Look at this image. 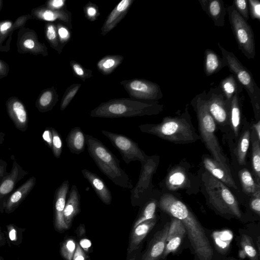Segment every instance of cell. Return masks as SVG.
Returning <instances> with one entry per match:
<instances>
[{
  "label": "cell",
  "instance_id": "e0dca14e",
  "mask_svg": "<svg viewBox=\"0 0 260 260\" xmlns=\"http://www.w3.org/2000/svg\"><path fill=\"white\" fill-rule=\"evenodd\" d=\"M185 234L186 231L182 222L178 219L173 218L170 223L162 257H166L169 253L177 249Z\"/></svg>",
  "mask_w": 260,
  "mask_h": 260
},
{
  "label": "cell",
  "instance_id": "603a6c76",
  "mask_svg": "<svg viewBox=\"0 0 260 260\" xmlns=\"http://www.w3.org/2000/svg\"><path fill=\"white\" fill-rule=\"evenodd\" d=\"M155 223L156 219L155 218L142 222L133 228L127 249V254H130L138 248L143 240L153 229Z\"/></svg>",
  "mask_w": 260,
  "mask_h": 260
},
{
  "label": "cell",
  "instance_id": "4fadbf2b",
  "mask_svg": "<svg viewBox=\"0 0 260 260\" xmlns=\"http://www.w3.org/2000/svg\"><path fill=\"white\" fill-rule=\"evenodd\" d=\"M10 172L0 182V212L4 213V205L7 199L15 190L17 183L28 173L14 159Z\"/></svg>",
  "mask_w": 260,
  "mask_h": 260
},
{
  "label": "cell",
  "instance_id": "cb8c5ba5",
  "mask_svg": "<svg viewBox=\"0 0 260 260\" xmlns=\"http://www.w3.org/2000/svg\"><path fill=\"white\" fill-rule=\"evenodd\" d=\"M8 113L15 127L25 132L28 127V118L24 105L20 102L15 101L8 106Z\"/></svg>",
  "mask_w": 260,
  "mask_h": 260
},
{
  "label": "cell",
  "instance_id": "f5cc1de1",
  "mask_svg": "<svg viewBox=\"0 0 260 260\" xmlns=\"http://www.w3.org/2000/svg\"><path fill=\"white\" fill-rule=\"evenodd\" d=\"M252 129L255 133L258 140L260 141V120L252 125Z\"/></svg>",
  "mask_w": 260,
  "mask_h": 260
},
{
  "label": "cell",
  "instance_id": "7dc6e473",
  "mask_svg": "<svg viewBox=\"0 0 260 260\" xmlns=\"http://www.w3.org/2000/svg\"><path fill=\"white\" fill-rule=\"evenodd\" d=\"M59 39L61 42L66 43L71 37V34L66 27L60 25L57 29Z\"/></svg>",
  "mask_w": 260,
  "mask_h": 260
},
{
  "label": "cell",
  "instance_id": "91938a15",
  "mask_svg": "<svg viewBox=\"0 0 260 260\" xmlns=\"http://www.w3.org/2000/svg\"><path fill=\"white\" fill-rule=\"evenodd\" d=\"M0 260H4V257L2 256H0Z\"/></svg>",
  "mask_w": 260,
  "mask_h": 260
},
{
  "label": "cell",
  "instance_id": "bcb514c9",
  "mask_svg": "<svg viewBox=\"0 0 260 260\" xmlns=\"http://www.w3.org/2000/svg\"><path fill=\"white\" fill-rule=\"evenodd\" d=\"M250 206L251 209L258 215H260V191L251 196Z\"/></svg>",
  "mask_w": 260,
  "mask_h": 260
},
{
  "label": "cell",
  "instance_id": "9c48e42d",
  "mask_svg": "<svg viewBox=\"0 0 260 260\" xmlns=\"http://www.w3.org/2000/svg\"><path fill=\"white\" fill-rule=\"evenodd\" d=\"M141 164V169L137 183L131 190V200L133 206L140 204L152 191V180L159 164V156H149Z\"/></svg>",
  "mask_w": 260,
  "mask_h": 260
},
{
  "label": "cell",
  "instance_id": "30bf717a",
  "mask_svg": "<svg viewBox=\"0 0 260 260\" xmlns=\"http://www.w3.org/2000/svg\"><path fill=\"white\" fill-rule=\"evenodd\" d=\"M101 132L118 150L123 160L126 164L134 161H139L142 163L145 161L149 157L139 147L138 143L127 136L105 130H102Z\"/></svg>",
  "mask_w": 260,
  "mask_h": 260
},
{
  "label": "cell",
  "instance_id": "4dcf8cb0",
  "mask_svg": "<svg viewBox=\"0 0 260 260\" xmlns=\"http://www.w3.org/2000/svg\"><path fill=\"white\" fill-rule=\"evenodd\" d=\"M239 179L243 191L249 195L260 191V184L254 180L251 173L247 169L241 170L239 173Z\"/></svg>",
  "mask_w": 260,
  "mask_h": 260
},
{
  "label": "cell",
  "instance_id": "9f6ffc18",
  "mask_svg": "<svg viewBox=\"0 0 260 260\" xmlns=\"http://www.w3.org/2000/svg\"><path fill=\"white\" fill-rule=\"evenodd\" d=\"M7 243L5 233L0 228V246H3Z\"/></svg>",
  "mask_w": 260,
  "mask_h": 260
},
{
  "label": "cell",
  "instance_id": "d6a6232c",
  "mask_svg": "<svg viewBox=\"0 0 260 260\" xmlns=\"http://www.w3.org/2000/svg\"><path fill=\"white\" fill-rule=\"evenodd\" d=\"M250 132L245 129L241 135L236 147V154L237 161L240 165H246V157L249 146Z\"/></svg>",
  "mask_w": 260,
  "mask_h": 260
},
{
  "label": "cell",
  "instance_id": "277c9868",
  "mask_svg": "<svg viewBox=\"0 0 260 260\" xmlns=\"http://www.w3.org/2000/svg\"><path fill=\"white\" fill-rule=\"evenodd\" d=\"M85 136L89 154L100 171L115 184L131 189L132 181L118 158L100 140L88 134Z\"/></svg>",
  "mask_w": 260,
  "mask_h": 260
},
{
  "label": "cell",
  "instance_id": "be15d7a7",
  "mask_svg": "<svg viewBox=\"0 0 260 260\" xmlns=\"http://www.w3.org/2000/svg\"><path fill=\"white\" fill-rule=\"evenodd\" d=\"M229 260H235V259H229Z\"/></svg>",
  "mask_w": 260,
  "mask_h": 260
},
{
  "label": "cell",
  "instance_id": "ac0fdd59",
  "mask_svg": "<svg viewBox=\"0 0 260 260\" xmlns=\"http://www.w3.org/2000/svg\"><path fill=\"white\" fill-rule=\"evenodd\" d=\"M204 167L211 175L222 182L226 186L237 189V186L231 174V172L226 169L216 160L208 156L203 157Z\"/></svg>",
  "mask_w": 260,
  "mask_h": 260
},
{
  "label": "cell",
  "instance_id": "ee69618b",
  "mask_svg": "<svg viewBox=\"0 0 260 260\" xmlns=\"http://www.w3.org/2000/svg\"><path fill=\"white\" fill-rule=\"evenodd\" d=\"M46 37L48 40L60 52L61 49L59 47V40L57 38L56 29L55 26L52 24L48 25L46 29Z\"/></svg>",
  "mask_w": 260,
  "mask_h": 260
},
{
  "label": "cell",
  "instance_id": "484cf974",
  "mask_svg": "<svg viewBox=\"0 0 260 260\" xmlns=\"http://www.w3.org/2000/svg\"><path fill=\"white\" fill-rule=\"evenodd\" d=\"M241 102L240 94H236L233 96L230 104L229 126L236 138L238 137L241 125Z\"/></svg>",
  "mask_w": 260,
  "mask_h": 260
},
{
  "label": "cell",
  "instance_id": "74e56055",
  "mask_svg": "<svg viewBox=\"0 0 260 260\" xmlns=\"http://www.w3.org/2000/svg\"><path fill=\"white\" fill-rule=\"evenodd\" d=\"M52 134V141L51 150L54 157L59 158L62 153L63 142L60 134L56 129L50 127Z\"/></svg>",
  "mask_w": 260,
  "mask_h": 260
},
{
  "label": "cell",
  "instance_id": "1f68e13d",
  "mask_svg": "<svg viewBox=\"0 0 260 260\" xmlns=\"http://www.w3.org/2000/svg\"><path fill=\"white\" fill-rule=\"evenodd\" d=\"M251 166L256 181L260 184V144L254 132L252 129Z\"/></svg>",
  "mask_w": 260,
  "mask_h": 260
},
{
  "label": "cell",
  "instance_id": "f907efd6",
  "mask_svg": "<svg viewBox=\"0 0 260 260\" xmlns=\"http://www.w3.org/2000/svg\"><path fill=\"white\" fill-rule=\"evenodd\" d=\"M7 163L2 159H0V182L9 173L7 171Z\"/></svg>",
  "mask_w": 260,
  "mask_h": 260
},
{
  "label": "cell",
  "instance_id": "d4e9b609",
  "mask_svg": "<svg viewBox=\"0 0 260 260\" xmlns=\"http://www.w3.org/2000/svg\"><path fill=\"white\" fill-rule=\"evenodd\" d=\"M85 135L80 127L76 126L71 129L66 139L67 145L71 153L79 154L84 151Z\"/></svg>",
  "mask_w": 260,
  "mask_h": 260
},
{
  "label": "cell",
  "instance_id": "6f0895ef",
  "mask_svg": "<svg viewBox=\"0 0 260 260\" xmlns=\"http://www.w3.org/2000/svg\"><path fill=\"white\" fill-rule=\"evenodd\" d=\"M80 245L84 248H87L90 247V242L87 239H84L81 241Z\"/></svg>",
  "mask_w": 260,
  "mask_h": 260
},
{
  "label": "cell",
  "instance_id": "e575fe53",
  "mask_svg": "<svg viewBox=\"0 0 260 260\" xmlns=\"http://www.w3.org/2000/svg\"><path fill=\"white\" fill-rule=\"evenodd\" d=\"M155 199H150L144 206L140 214L136 220L133 228L145 221L155 218V211L157 205Z\"/></svg>",
  "mask_w": 260,
  "mask_h": 260
},
{
  "label": "cell",
  "instance_id": "52a82bcc",
  "mask_svg": "<svg viewBox=\"0 0 260 260\" xmlns=\"http://www.w3.org/2000/svg\"><path fill=\"white\" fill-rule=\"evenodd\" d=\"M222 57L229 70L234 74L240 85L246 91L252 105L254 117L260 118V88L255 83L252 73L244 67L235 54L218 43Z\"/></svg>",
  "mask_w": 260,
  "mask_h": 260
},
{
  "label": "cell",
  "instance_id": "7402d4cb",
  "mask_svg": "<svg viewBox=\"0 0 260 260\" xmlns=\"http://www.w3.org/2000/svg\"><path fill=\"white\" fill-rule=\"evenodd\" d=\"M80 210V195L76 185H73L69 191L63 212L64 221L68 228Z\"/></svg>",
  "mask_w": 260,
  "mask_h": 260
},
{
  "label": "cell",
  "instance_id": "ab89813d",
  "mask_svg": "<svg viewBox=\"0 0 260 260\" xmlns=\"http://www.w3.org/2000/svg\"><path fill=\"white\" fill-rule=\"evenodd\" d=\"M76 245L77 244L73 239H69L64 241L60 248L62 256L66 260H72Z\"/></svg>",
  "mask_w": 260,
  "mask_h": 260
},
{
  "label": "cell",
  "instance_id": "8fae6325",
  "mask_svg": "<svg viewBox=\"0 0 260 260\" xmlns=\"http://www.w3.org/2000/svg\"><path fill=\"white\" fill-rule=\"evenodd\" d=\"M131 98L148 101L157 102L163 97L158 84L142 79H134L120 82Z\"/></svg>",
  "mask_w": 260,
  "mask_h": 260
},
{
  "label": "cell",
  "instance_id": "836d02e7",
  "mask_svg": "<svg viewBox=\"0 0 260 260\" xmlns=\"http://www.w3.org/2000/svg\"><path fill=\"white\" fill-rule=\"evenodd\" d=\"M6 230L4 232L7 243L9 247L12 245L19 246L22 242L23 233L25 228L18 226L14 223H10L6 226Z\"/></svg>",
  "mask_w": 260,
  "mask_h": 260
},
{
  "label": "cell",
  "instance_id": "5bb4252c",
  "mask_svg": "<svg viewBox=\"0 0 260 260\" xmlns=\"http://www.w3.org/2000/svg\"><path fill=\"white\" fill-rule=\"evenodd\" d=\"M69 190V181L65 180L54 192L53 199L54 226L57 231H62L69 228L64 221L63 215Z\"/></svg>",
  "mask_w": 260,
  "mask_h": 260
},
{
  "label": "cell",
  "instance_id": "681fc988",
  "mask_svg": "<svg viewBox=\"0 0 260 260\" xmlns=\"http://www.w3.org/2000/svg\"><path fill=\"white\" fill-rule=\"evenodd\" d=\"M86 256L79 244H77L76 249L72 260H86Z\"/></svg>",
  "mask_w": 260,
  "mask_h": 260
},
{
  "label": "cell",
  "instance_id": "d6986e66",
  "mask_svg": "<svg viewBox=\"0 0 260 260\" xmlns=\"http://www.w3.org/2000/svg\"><path fill=\"white\" fill-rule=\"evenodd\" d=\"M199 2L215 26H224L226 7L222 0H199Z\"/></svg>",
  "mask_w": 260,
  "mask_h": 260
},
{
  "label": "cell",
  "instance_id": "4316f807",
  "mask_svg": "<svg viewBox=\"0 0 260 260\" xmlns=\"http://www.w3.org/2000/svg\"><path fill=\"white\" fill-rule=\"evenodd\" d=\"M225 67L222 57H220L211 49H206L204 52V71L206 76H210Z\"/></svg>",
  "mask_w": 260,
  "mask_h": 260
},
{
  "label": "cell",
  "instance_id": "f35d334b",
  "mask_svg": "<svg viewBox=\"0 0 260 260\" xmlns=\"http://www.w3.org/2000/svg\"><path fill=\"white\" fill-rule=\"evenodd\" d=\"M81 85V84H73L67 88L61 101L60 110L62 111L67 107L77 93Z\"/></svg>",
  "mask_w": 260,
  "mask_h": 260
},
{
  "label": "cell",
  "instance_id": "c3c4849f",
  "mask_svg": "<svg viewBox=\"0 0 260 260\" xmlns=\"http://www.w3.org/2000/svg\"><path fill=\"white\" fill-rule=\"evenodd\" d=\"M42 138L48 147L51 149L52 134L50 127H46L44 131L42 134Z\"/></svg>",
  "mask_w": 260,
  "mask_h": 260
},
{
  "label": "cell",
  "instance_id": "6125c7cd",
  "mask_svg": "<svg viewBox=\"0 0 260 260\" xmlns=\"http://www.w3.org/2000/svg\"><path fill=\"white\" fill-rule=\"evenodd\" d=\"M1 62H0V68H1Z\"/></svg>",
  "mask_w": 260,
  "mask_h": 260
},
{
  "label": "cell",
  "instance_id": "ffe728a7",
  "mask_svg": "<svg viewBox=\"0 0 260 260\" xmlns=\"http://www.w3.org/2000/svg\"><path fill=\"white\" fill-rule=\"evenodd\" d=\"M81 173L90 183L101 201L107 205L111 204L112 200V194L102 178L96 174L86 169H82Z\"/></svg>",
  "mask_w": 260,
  "mask_h": 260
},
{
  "label": "cell",
  "instance_id": "60d3db41",
  "mask_svg": "<svg viewBox=\"0 0 260 260\" xmlns=\"http://www.w3.org/2000/svg\"><path fill=\"white\" fill-rule=\"evenodd\" d=\"M70 65L76 76L85 81L92 75V71L83 68L80 63L75 60L70 61Z\"/></svg>",
  "mask_w": 260,
  "mask_h": 260
},
{
  "label": "cell",
  "instance_id": "b9f144b4",
  "mask_svg": "<svg viewBox=\"0 0 260 260\" xmlns=\"http://www.w3.org/2000/svg\"><path fill=\"white\" fill-rule=\"evenodd\" d=\"M233 5L239 14L247 21L249 18L248 1L247 0H234Z\"/></svg>",
  "mask_w": 260,
  "mask_h": 260
},
{
  "label": "cell",
  "instance_id": "f6af8a7d",
  "mask_svg": "<svg viewBox=\"0 0 260 260\" xmlns=\"http://www.w3.org/2000/svg\"><path fill=\"white\" fill-rule=\"evenodd\" d=\"M249 17L260 21V2L258 0H248Z\"/></svg>",
  "mask_w": 260,
  "mask_h": 260
},
{
  "label": "cell",
  "instance_id": "5b68a950",
  "mask_svg": "<svg viewBox=\"0 0 260 260\" xmlns=\"http://www.w3.org/2000/svg\"><path fill=\"white\" fill-rule=\"evenodd\" d=\"M206 94L205 90L196 95L190 102L197 115L200 136L212 158L231 171L228 159L222 152L215 134L216 124L209 112Z\"/></svg>",
  "mask_w": 260,
  "mask_h": 260
},
{
  "label": "cell",
  "instance_id": "7c38bea8",
  "mask_svg": "<svg viewBox=\"0 0 260 260\" xmlns=\"http://www.w3.org/2000/svg\"><path fill=\"white\" fill-rule=\"evenodd\" d=\"M208 109L216 124L221 128L229 126L231 102L228 101L219 87L211 88L206 94Z\"/></svg>",
  "mask_w": 260,
  "mask_h": 260
},
{
  "label": "cell",
  "instance_id": "7a4b0ae2",
  "mask_svg": "<svg viewBox=\"0 0 260 260\" xmlns=\"http://www.w3.org/2000/svg\"><path fill=\"white\" fill-rule=\"evenodd\" d=\"M138 128L143 133L175 144L191 143L201 139L191 122L188 105L180 115L167 116L160 123L143 124Z\"/></svg>",
  "mask_w": 260,
  "mask_h": 260
},
{
  "label": "cell",
  "instance_id": "680465c9",
  "mask_svg": "<svg viewBox=\"0 0 260 260\" xmlns=\"http://www.w3.org/2000/svg\"><path fill=\"white\" fill-rule=\"evenodd\" d=\"M5 134L3 132H0V144H3L5 141Z\"/></svg>",
  "mask_w": 260,
  "mask_h": 260
},
{
  "label": "cell",
  "instance_id": "816d5d0a",
  "mask_svg": "<svg viewBox=\"0 0 260 260\" xmlns=\"http://www.w3.org/2000/svg\"><path fill=\"white\" fill-rule=\"evenodd\" d=\"M66 2L64 0H53L50 1V5L53 9H60L65 5Z\"/></svg>",
  "mask_w": 260,
  "mask_h": 260
},
{
  "label": "cell",
  "instance_id": "44dd1931",
  "mask_svg": "<svg viewBox=\"0 0 260 260\" xmlns=\"http://www.w3.org/2000/svg\"><path fill=\"white\" fill-rule=\"evenodd\" d=\"M134 0H122L108 16L102 27L101 34L106 35L113 29L125 17Z\"/></svg>",
  "mask_w": 260,
  "mask_h": 260
},
{
  "label": "cell",
  "instance_id": "2e32d148",
  "mask_svg": "<svg viewBox=\"0 0 260 260\" xmlns=\"http://www.w3.org/2000/svg\"><path fill=\"white\" fill-rule=\"evenodd\" d=\"M36 183V177L31 176L15 189L5 204L4 212L7 214L13 213L29 194Z\"/></svg>",
  "mask_w": 260,
  "mask_h": 260
},
{
  "label": "cell",
  "instance_id": "94428289",
  "mask_svg": "<svg viewBox=\"0 0 260 260\" xmlns=\"http://www.w3.org/2000/svg\"><path fill=\"white\" fill-rule=\"evenodd\" d=\"M129 260H136V259L135 258H131L130 259H129Z\"/></svg>",
  "mask_w": 260,
  "mask_h": 260
},
{
  "label": "cell",
  "instance_id": "8992f818",
  "mask_svg": "<svg viewBox=\"0 0 260 260\" xmlns=\"http://www.w3.org/2000/svg\"><path fill=\"white\" fill-rule=\"evenodd\" d=\"M204 188L211 204L220 213L241 218L238 203L231 190L208 172L203 174Z\"/></svg>",
  "mask_w": 260,
  "mask_h": 260
},
{
  "label": "cell",
  "instance_id": "6da1fadb",
  "mask_svg": "<svg viewBox=\"0 0 260 260\" xmlns=\"http://www.w3.org/2000/svg\"><path fill=\"white\" fill-rule=\"evenodd\" d=\"M158 205L161 210L183 223L190 243L199 260H212L213 248L201 223L180 200L170 193L164 194Z\"/></svg>",
  "mask_w": 260,
  "mask_h": 260
},
{
  "label": "cell",
  "instance_id": "83f0119b",
  "mask_svg": "<svg viewBox=\"0 0 260 260\" xmlns=\"http://www.w3.org/2000/svg\"><path fill=\"white\" fill-rule=\"evenodd\" d=\"M188 181L185 171L180 167L173 169L168 174L166 179L167 188L170 190H176L187 186Z\"/></svg>",
  "mask_w": 260,
  "mask_h": 260
},
{
  "label": "cell",
  "instance_id": "11a10c76",
  "mask_svg": "<svg viewBox=\"0 0 260 260\" xmlns=\"http://www.w3.org/2000/svg\"><path fill=\"white\" fill-rule=\"evenodd\" d=\"M24 46L28 49H32L35 46V42L31 39H27L23 43Z\"/></svg>",
  "mask_w": 260,
  "mask_h": 260
},
{
  "label": "cell",
  "instance_id": "3957f363",
  "mask_svg": "<svg viewBox=\"0 0 260 260\" xmlns=\"http://www.w3.org/2000/svg\"><path fill=\"white\" fill-rule=\"evenodd\" d=\"M163 110L157 102H148L133 98H120L104 102L91 110L93 117L121 118L156 115Z\"/></svg>",
  "mask_w": 260,
  "mask_h": 260
},
{
  "label": "cell",
  "instance_id": "ba28073f",
  "mask_svg": "<svg viewBox=\"0 0 260 260\" xmlns=\"http://www.w3.org/2000/svg\"><path fill=\"white\" fill-rule=\"evenodd\" d=\"M226 13L239 49L248 59H254L255 44L252 28L239 14L233 4L226 7Z\"/></svg>",
  "mask_w": 260,
  "mask_h": 260
},
{
  "label": "cell",
  "instance_id": "d590c367",
  "mask_svg": "<svg viewBox=\"0 0 260 260\" xmlns=\"http://www.w3.org/2000/svg\"><path fill=\"white\" fill-rule=\"evenodd\" d=\"M240 245L245 255H247L250 260H259V254L255 248L251 238L246 234L241 236Z\"/></svg>",
  "mask_w": 260,
  "mask_h": 260
},
{
  "label": "cell",
  "instance_id": "f546056e",
  "mask_svg": "<svg viewBox=\"0 0 260 260\" xmlns=\"http://www.w3.org/2000/svg\"><path fill=\"white\" fill-rule=\"evenodd\" d=\"M124 57L119 55H107L97 63L98 70L104 75L110 74L123 61Z\"/></svg>",
  "mask_w": 260,
  "mask_h": 260
},
{
  "label": "cell",
  "instance_id": "7bdbcfd3",
  "mask_svg": "<svg viewBox=\"0 0 260 260\" xmlns=\"http://www.w3.org/2000/svg\"><path fill=\"white\" fill-rule=\"evenodd\" d=\"M84 12L87 19L91 21L96 20L100 15L98 7L91 3L85 5Z\"/></svg>",
  "mask_w": 260,
  "mask_h": 260
},
{
  "label": "cell",
  "instance_id": "db71d44e",
  "mask_svg": "<svg viewBox=\"0 0 260 260\" xmlns=\"http://www.w3.org/2000/svg\"><path fill=\"white\" fill-rule=\"evenodd\" d=\"M12 26V23L9 21L5 22L3 23L0 26V31L2 33H4Z\"/></svg>",
  "mask_w": 260,
  "mask_h": 260
},
{
  "label": "cell",
  "instance_id": "8d00e7d4",
  "mask_svg": "<svg viewBox=\"0 0 260 260\" xmlns=\"http://www.w3.org/2000/svg\"><path fill=\"white\" fill-rule=\"evenodd\" d=\"M57 96L55 97L54 93L51 90L45 91L40 96L39 100L40 110L46 112L51 110L57 100Z\"/></svg>",
  "mask_w": 260,
  "mask_h": 260
},
{
  "label": "cell",
  "instance_id": "f1b7e54d",
  "mask_svg": "<svg viewBox=\"0 0 260 260\" xmlns=\"http://www.w3.org/2000/svg\"><path fill=\"white\" fill-rule=\"evenodd\" d=\"M218 87L230 102L234 95L240 94L244 89L233 74L222 79Z\"/></svg>",
  "mask_w": 260,
  "mask_h": 260
},
{
  "label": "cell",
  "instance_id": "9a60e30c",
  "mask_svg": "<svg viewBox=\"0 0 260 260\" xmlns=\"http://www.w3.org/2000/svg\"><path fill=\"white\" fill-rule=\"evenodd\" d=\"M169 226L170 223L167 222L162 229L155 234L142 260H159L162 257Z\"/></svg>",
  "mask_w": 260,
  "mask_h": 260
}]
</instances>
